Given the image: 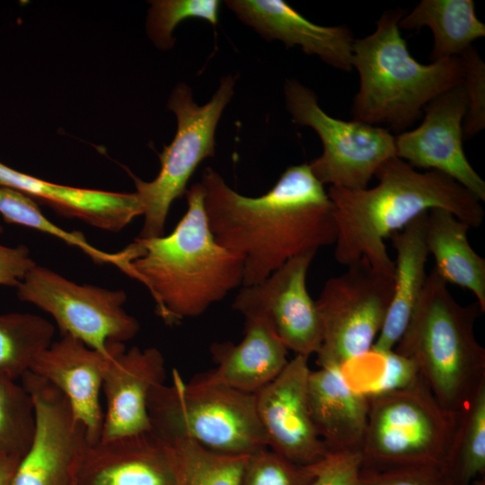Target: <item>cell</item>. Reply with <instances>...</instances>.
Instances as JSON below:
<instances>
[{"label":"cell","mask_w":485,"mask_h":485,"mask_svg":"<svg viewBox=\"0 0 485 485\" xmlns=\"http://www.w3.org/2000/svg\"><path fill=\"white\" fill-rule=\"evenodd\" d=\"M200 182L216 242L243 260L242 287L257 285L290 259L336 242L333 204L308 163L287 167L260 197L238 193L211 167Z\"/></svg>","instance_id":"6da1fadb"},{"label":"cell","mask_w":485,"mask_h":485,"mask_svg":"<svg viewBox=\"0 0 485 485\" xmlns=\"http://www.w3.org/2000/svg\"><path fill=\"white\" fill-rule=\"evenodd\" d=\"M124 348V343H117L108 353H102L63 335L37 357L30 370L65 396L91 444L101 436L103 411L100 395L104 373L111 358Z\"/></svg>","instance_id":"2e32d148"},{"label":"cell","mask_w":485,"mask_h":485,"mask_svg":"<svg viewBox=\"0 0 485 485\" xmlns=\"http://www.w3.org/2000/svg\"><path fill=\"white\" fill-rule=\"evenodd\" d=\"M460 57L464 66L463 85L468 99L463 135L472 138L485 128V64L473 47Z\"/></svg>","instance_id":"d6a6232c"},{"label":"cell","mask_w":485,"mask_h":485,"mask_svg":"<svg viewBox=\"0 0 485 485\" xmlns=\"http://www.w3.org/2000/svg\"><path fill=\"white\" fill-rule=\"evenodd\" d=\"M484 312L460 304L433 268L393 350L411 358L445 410L459 412L485 386V348L474 332Z\"/></svg>","instance_id":"5b68a950"},{"label":"cell","mask_w":485,"mask_h":485,"mask_svg":"<svg viewBox=\"0 0 485 485\" xmlns=\"http://www.w3.org/2000/svg\"><path fill=\"white\" fill-rule=\"evenodd\" d=\"M0 187L18 190L58 214L96 228L119 232L142 216L136 194L56 184L16 171L0 162Z\"/></svg>","instance_id":"ffe728a7"},{"label":"cell","mask_w":485,"mask_h":485,"mask_svg":"<svg viewBox=\"0 0 485 485\" xmlns=\"http://www.w3.org/2000/svg\"><path fill=\"white\" fill-rule=\"evenodd\" d=\"M424 26L433 32L431 62L460 57L485 36V24L477 17L472 0H422L399 22L400 30L419 31Z\"/></svg>","instance_id":"d4e9b609"},{"label":"cell","mask_w":485,"mask_h":485,"mask_svg":"<svg viewBox=\"0 0 485 485\" xmlns=\"http://www.w3.org/2000/svg\"><path fill=\"white\" fill-rule=\"evenodd\" d=\"M309 467L313 475L311 485H357L362 455L360 450L330 452Z\"/></svg>","instance_id":"d590c367"},{"label":"cell","mask_w":485,"mask_h":485,"mask_svg":"<svg viewBox=\"0 0 485 485\" xmlns=\"http://www.w3.org/2000/svg\"><path fill=\"white\" fill-rule=\"evenodd\" d=\"M146 31L161 49L173 47L174 28L187 19H202L216 26L221 2L218 0H155L151 1Z\"/></svg>","instance_id":"4dcf8cb0"},{"label":"cell","mask_w":485,"mask_h":485,"mask_svg":"<svg viewBox=\"0 0 485 485\" xmlns=\"http://www.w3.org/2000/svg\"><path fill=\"white\" fill-rule=\"evenodd\" d=\"M165 379V359L158 348L133 347L117 353L103 376L106 409L100 439L151 430L148 397Z\"/></svg>","instance_id":"ac0fdd59"},{"label":"cell","mask_w":485,"mask_h":485,"mask_svg":"<svg viewBox=\"0 0 485 485\" xmlns=\"http://www.w3.org/2000/svg\"><path fill=\"white\" fill-rule=\"evenodd\" d=\"M54 325L29 313H0V375L16 381L52 342Z\"/></svg>","instance_id":"4316f807"},{"label":"cell","mask_w":485,"mask_h":485,"mask_svg":"<svg viewBox=\"0 0 485 485\" xmlns=\"http://www.w3.org/2000/svg\"><path fill=\"white\" fill-rule=\"evenodd\" d=\"M75 485H172L165 441L151 429L89 443Z\"/></svg>","instance_id":"d6986e66"},{"label":"cell","mask_w":485,"mask_h":485,"mask_svg":"<svg viewBox=\"0 0 485 485\" xmlns=\"http://www.w3.org/2000/svg\"><path fill=\"white\" fill-rule=\"evenodd\" d=\"M309 357L295 355L255 394L256 410L269 449L306 466L329 451L313 427L307 398Z\"/></svg>","instance_id":"9a60e30c"},{"label":"cell","mask_w":485,"mask_h":485,"mask_svg":"<svg viewBox=\"0 0 485 485\" xmlns=\"http://www.w3.org/2000/svg\"><path fill=\"white\" fill-rule=\"evenodd\" d=\"M210 353L216 366L195 378L249 393L269 384L289 361L288 350L271 327L253 318L245 319L244 337L239 343L215 342Z\"/></svg>","instance_id":"44dd1931"},{"label":"cell","mask_w":485,"mask_h":485,"mask_svg":"<svg viewBox=\"0 0 485 485\" xmlns=\"http://www.w3.org/2000/svg\"><path fill=\"white\" fill-rule=\"evenodd\" d=\"M185 196L187 211L171 234L137 237L119 251L118 269L148 289L155 313L170 326L203 314L243 279L242 259L219 245L209 229L201 182Z\"/></svg>","instance_id":"3957f363"},{"label":"cell","mask_w":485,"mask_h":485,"mask_svg":"<svg viewBox=\"0 0 485 485\" xmlns=\"http://www.w3.org/2000/svg\"><path fill=\"white\" fill-rule=\"evenodd\" d=\"M316 252L294 257L262 282L242 287L232 304L244 318L266 322L287 350L309 357L322 344V324L306 275Z\"/></svg>","instance_id":"4fadbf2b"},{"label":"cell","mask_w":485,"mask_h":485,"mask_svg":"<svg viewBox=\"0 0 485 485\" xmlns=\"http://www.w3.org/2000/svg\"><path fill=\"white\" fill-rule=\"evenodd\" d=\"M172 485H240L250 454H225L186 437L163 439Z\"/></svg>","instance_id":"484cf974"},{"label":"cell","mask_w":485,"mask_h":485,"mask_svg":"<svg viewBox=\"0 0 485 485\" xmlns=\"http://www.w3.org/2000/svg\"><path fill=\"white\" fill-rule=\"evenodd\" d=\"M470 228L447 210L428 211L427 245L436 260L435 270L445 282L469 289L485 312V259L472 248Z\"/></svg>","instance_id":"cb8c5ba5"},{"label":"cell","mask_w":485,"mask_h":485,"mask_svg":"<svg viewBox=\"0 0 485 485\" xmlns=\"http://www.w3.org/2000/svg\"><path fill=\"white\" fill-rule=\"evenodd\" d=\"M225 5L264 40L299 47L306 55L344 72L353 69L352 31L345 25L322 26L304 17L282 0H228Z\"/></svg>","instance_id":"e0dca14e"},{"label":"cell","mask_w":485,"mask_h":485,"mask_svg":"<svg viewBox=\"0 0 485 485\" xmlns=\"http://www.w3.org/2000/svg\"><path fill=\"white\" fill-rule=\"evenodd\" d=\"M236 78L222 77L210 101L202 106L195 102L185 83L172 90L167 106L176 116L177 130L172 143L159 154L160 172L151 181L132 176L144 216L139 238L164 234L172 202L185 195L187 183L202 161L215 155L216 129L234 93Z\"/></svg>","instance_id":"ba28073f"},{"label":"cell","mask_w":485,"mask_h":485,"mask_svg":"<svg viewBox=\"0 0 485 485\" xmlns=\"http://www.w3.org/2000/svg\"><path fill=\"white\" fill-rule=\"evenodd\" d=\"M379 355L382 372L361 392L366 398L406 389L421 379L419 369L411 358L393 349Z\"/></svg>","instance_id":"836d02e7"},{"label":"cell","mask_w":485,"mask_h":485,"mask_svg":"<svg viewBox=\"0 0 485 485\" xmlns=\"http://www.w3.org/2000/svg\"><path fill=\"white\" fill-rule=\"evenodd\" d=\"M20 458L0 454V485H11Z\"/></svg>","instance_id":"74e56055"},{"label":"cell","mask_w":485,"mask_h":485,"mask_svg":"<svg viewBox=\"0 0 485 485\" xmlns=\"http://www.w3.org/2000/svg\"><path fill=\"white\" fill-rule=\"evenodd\" d=\"M2 233L0 225V235ZM35 265L25 245L8 247L0 244V285L16 287Z\"/></svg>","instance_id":"8d00e7d4"},{"label":"cell","mask_w":485,"mask_h":485,"mask_svg":"<svg viewBox=\"0 0 485 485\" xmlns=\"http://www.w3.org/2000/svg\"><path fill=\"white\" fill-rule=\"evenodd\" d=\"M0 214L7 223L38 230L77 247L96 264L119 265V251H103L92 245L82 233L69 232L55 225L43 215L34 199L18 190L0 187Z\"/></svg>","instance_id":"f1b7e54d"},{"label":"cell","mask_w":485,"mask_h":485,"mask_svg":"<svg viewBox=\"0 0 485 485\" xmlns=\"http://www.w3.org/2000/svg\"><path fill=\"white\" fill-rule=\"evenodd\" d=\"M151 429L163 439L190 438L225 454L268 447L254 393L191 379L177 370L170 384L154 387L147 402Z\"/></svg>","instance_id":"8992f818"},{"label":"cell","mask_w":485,"mask_h":485,"mask_svg":"<svg viewBox=\"0 0 485 485\" xmlns=\"http://www.w3.org/2000/svg\"><path fill=\"white\" fill-rule=\"evenodd\" d=\"M360 447L362 468H444L457 426L422 379L400 391L369 397Z\"/></svg>","instance_id":"52a82bcc"},{"label":"cell","mask_w":485,"mask_h":485,"mask_svg":"<svg viewBox=\"0 0 485 485\" xmlns=\"http://www.w3.org/2000/svg\"><path fill=\"white\" fill-rule=\"evenodd\" d=\"M443 470L454 485H471L485 474V386L457 414Z\"/></svg>","instance_id":"83f0119b"},{"label":"cell","mask_w":485,"mask_h":485,"mask_svg":"<svg viewBox=\"0 0 485 485\" xmlns=\"http://www.w3.org/2000/svg\"><path fill=\"white\" fill-rule=\"evenodd\" d=\"M427 220L428 212L422 213L389 236L397 252L394 289L384 323L370 350L374 353L394 348L421 295L428 275Z\"/></svg>","instance_id":"603a6c76"},{"label":"cell","mask_w":485,"mask_h":485,"mask_svg":"<svg viewBox=\"0 0 485 485\" xmlns=\"http://www.w3.org/2000/svg\"><path fill=\"white\" fill-rule=\"evenodd\" d=\"M357 485H454L445 471L434 466L361 468Z\"/></svg>","instance_id":"e575fe53"},{"label":"cell","mask_w":485,"mask_h":485,"mask_svg":"<svg viewBox=\"0 0 485 485\" xmlns=\"http://www.w3.org/2000/svg\"><path fill=\"white\" fill-rule=\"evenodd\" d=\"M347 267L325 282L315 301L322 332L319 367L342 368L370 352L392 299L393 278L365 259Z\"/></svg>","instance_id":"9c48e42d"},{"label":"cell","mask_w":485,"mask_h":485,"mask_svg":"<svg viewBox=\"0 0 485 485\" xmlns=\"http://www.w3.org/2000/svg\"><path fill=\"white\" fill-rule=\"evenodd\" d=\"M21 379L34 402L36 428L11 485H75L89 444L84 427L74 417L65 396L51 384L31 372Z\"/></svg>","instance_id":"7c38bea8"},{"label":"cell","mask_w":485,"mask_h":485,"mask_svg":"<svg viewBox=\"0 0 485 485\" xmlns=\"http://www.w3.org/2000/svg\"><path fill=\"white\" fill-rule=\"evenodd\" d=\"M407 13L401 8L384 11L375 31L353 44L352 66L359 76L351 107L353 119L384 125L396 133L412 126L429 101L464 79L460 57L428 65L414 59L399 28Z\"/></svg>","instance_id":"277c9868"},{"label":"cell","mask_w":485,"mask_h":485,"mask_svg":"<svg viewBox=\"0 0 485 485\" xmlns=\"http://www.w3.org/2000/svg\"><path fill=\"white\" fill-rule=\"evenodd\" d=\"M35 406L29 392L0 375V454L22 459L33 441Z\"/></svg>","instance_id":"f546056e"},{"label":"cell","mask_w":485,"mask_h":485,"mask_svg":"<svg viewBox=\"0 0 485 485\" xmlns=\"http://www.w3.org/2000/svg\"><path fill=\"white\" fill-rule=\"evenodd\" d=\"M371 189L330 187L337 226L334 258L341 265L366 260L382 274L393 278L394 262L384 239L432 208L451 212L471 227L484 218L481 201L446 174L420 172L394 156L380 165Z\"/></svg>","instance_id":"7a4b0ae2"},{"label":"cell","mask_w":485,"mask_h":485,"mask_svg":"<svg viewBox=\"0 0 485 485\" xmlns=\"http://www.w3.org/2000/svg\"><path fill=\"white\" fill-rule=\"evenodd\" d=\"M284 95L293 122L312 128L321 139L322 153L308 165L322 185L366 189L380 165L396 156L394 135L386 128L329 116L314 92L295 79L286 81Z\"/></svg>","instance_id":"30bf717a"},{"label":"cell","mask_w":485,"mask_h":485,"mask_svg":"<svg viewBox=\"0 0 485 485\" xmlns=\"http://www.w3.org/2000/svg\"><path fill=\"white\" fill-rule=\"evenodd\" d=\"M307 398L313 427L329 453L360 450L368 401L350 385L340 367L311 370Z\"/></svg>","instance_id":"7402d4cb"},{"label":"cell","mask_w":485,"mask_h":485,"mask_svg":"<svg viewBox=\"0 0 485 485\" xmlns=\"http://www.w3.org/2000/svg\"><path fill=\"white\" fill-rule=\"evenodd\" d=\"M309 465L295 463L269 447L249 455L240 485H311Z\"/></svg>","instance_id":"1f68e13d"},{"label":"cell","mask_w":485,"mask_h":485,"mask_svg":"<svg viewBox=\"0 0 485 485\" xmlns=\"http://www.w3.org/2000/svg\"><path fill=\"white\" fill-rule=\"evenodd\" d=\"M18 298L48 313L63 335L108 353L139 331L138 321L124 309V290L75 283L35 265L16 287Z\"/></svg>","instance_id":"8fae6325"},{"label":"cell","mask_w":485,"mask_h":485,"mask_svg":"<svg viewBox=\"0 0 485 485\" xmlns=\"http://www.w3.org/2000/svg\"></svg>","instance_id":"f35d334b"},{"label":"cell","mask_w":485,"mask_h":485,"mask_svg":"<svg viewBox=\"0 0 485 485\" xmlns=\"http://www.w3.org/2000/svg\"><path fill=\"white\" fill-rule=\"evenodd\" d=\"M468 99L463 83L441 93L423 110L415 129L394 135L395 155L411 167L441 172L485 200V181L469 163L463 146Z\"/></svg>","instance_id":"5bb4252c"}]
</instances>
